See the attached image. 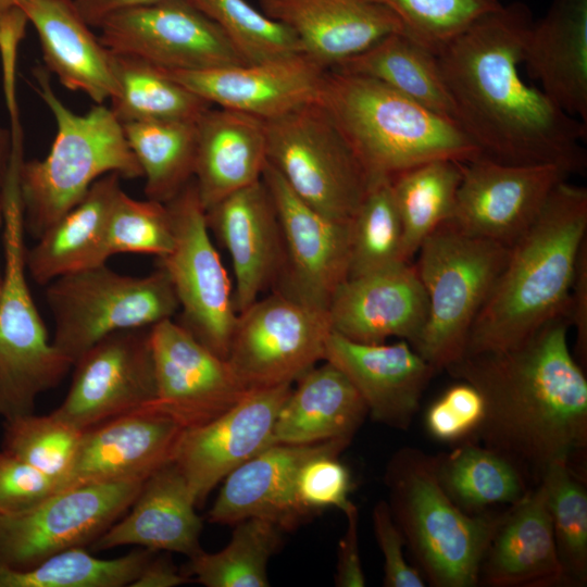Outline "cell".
Returning a JSON list of instances; mask_svg holds the SVG:
<instances>
[{
  "label": "cell",
  "mask_w": 587,
  "mask_h": 587,
  "mask_svg": "<svg viewBox=\"0 0 587 587\" xmlns=\"http://www.w3.org/2000/svg\"><path fill=\"white\" fill-rule=\"evenodd\" d=\"M11 10H12V9H11ZM11 10L4 11V12H0V39H1L2 34H3V32H4V27H5L8 14H9V12H10Z\"/></svg>",
  "instance_id": "680465c9"
},
{
  "label": "cell",
  "mask_w": 587,
  "mask_h": 587,
  "mask_svg": "<svg viewBox=\"0 0 587 587\" xmlns=\"http://www.w3.org/2000/svg\"><path fill=\"white\" fill-rule=\"evenodd\" d=\"M427 313L425 289L410 262L348 277L327 309L332 332L349 340L383 344L396 337L412 347L422 335Z\"/></svg>",
  "instance_id": "44dd1931"
},
{
  "label": "cell",
  "mask_w": 587,
  "mask_h": 587,
  "mask_svg": "<svg viewBox=\"0 0 587 587\" xmlns=\"http://www.w3.org/2000/svg\"><path fill=\"white\" fill-rule=\"evenodd\" d=\"M33 74L57 126L49 153L41 160L23 161L20 168L25 229L38 239L100 177L116 173L134 179L142 177V171L111 108L96 104L86 114H77L54 92L45 66H36Z\"/></svg>",
  "instance_id": "5b68a950"
},
{
  "label": "cell",
  "mask_w": 587,
  "mask_h": 587,
  "mask_svg": "<svg viewBox=\"0 0 587 587\" xmlns=\"http://www.w3.org/2000/svg\"><path fill=\"white\" fill-rule=\"evenodd\" d=\"M12 135L0 126V190L3 186L12 153Z\"/></svg>",
  "instance_id": "9f6ffc18"
},
{
  "label": "cell",
  "mask_w": 587,
  "mask_h": 587,
  "mask_svg": "<svg viewBox=\"0 0 587 587\" xmlns=\"http://www.w3.org/2000/svg\"><path fill=\"white\" fill-rule=\"evenodd\" d=\"M372 519L375 538L384 555V586L424 587L426 582L423 575L404 559V538L391 515L388 502H377Z\"/></svg>",
  "instance_id": "f907efd6"
},
{
  "label": "cell",
  "mask_w": 587,
  "mask_h": 587,
  "mask_svg": "<svg viewBox=\"0 0 587 587\" xmlns=\"http://www.w3.org/2000/svg\"><path fill=\"white\" fill-rule=\"evenodd\" d=\"M17 7L35 28L45 68L62 86L83 91L96 104L116 96L111 52L90 30L72 0H18Z\"/></svg>",
  "instance_id": "f546056e"
},
{
  "label": "cell",
  "mask_w": 587,
  "mask_h": 587,
  "mask_svg": "<svg viewBox=\"0 0 587 587\" xmlns=\"http://www.w3.org/2000/svg\"><path fill=\"white\" fill-rule=\"evenodd\" d=\"M266 164L264 121L218 107L197 120L193 180L204 210L261 180Z\"/></svg>",
  "instance_id": "4dcf8cb0"
},
{
  "label": "cell",
  "mask_w": 587,
  "mask_h": 587,
  "mask_svg": "<svg viewBox=\"0 0 587 587\" xmlns=\"http://www.w3.org/2000/svg\"><path fill=\"white\" fill-rule=\"evenodd\" d=\"M261 11L288 27L304 54L333 68L394 32L398 20L369 0H259Z\"/></svg>",
  "instance_id": "484cf974"
},
{
  "label": "cell",
  "mask_w": 587,
  "mask_h": 587,
  "mask_svg": "<svg viewBox=\"0 0 587 587\" xmlns=\"http://www.w3.org/2000/svg\"><path fill=\"white\" fill-rule=\"evenodd\" d=\"M153 552L140 549L115 559H98L83 547H73L26 570L0 565V587L130 586Z\"/></svg>",
  "instance_id": "ab89813d"
},
{
  "label": "cell",
  "mask_w": 587,
  "mask_h": 587,
  "mask_svg": "<svg viewBox=\"0 0 587 587\" xmlns=\"http://www.w3.org/2000/svg\"><path fill=\"white\" fill-rule=\"evenodd\" d=\"M565 316L576 330V353L583 364L587 355V240L578 253Z\"/></svg>",
  "instance_id": "f5cc1de1"
},
{
  "label": "cell",
  "mask_w": 587,
  "mask_h": 587,
  "mask_svg": "<svg viewBox=\"0 0 587 587\" xmlns=\"http://www.w3.org/2000/svg\"><path fill=\"white\" fill-rule=\"evenodd\" d=\"M185 429L152 404L89 428L58 491L89 484L145 482L173 460Z\"/></svg>",
  "instance_id": "ffe728a7"
},
{
  "label": "cell",
  "mask_w": 587,
  "mask_h": 587,
  "mask_svg": "<svg viewBox=\"0 0 587 587\" xmlns=\"http://www.w3.org/2000/svg\"><path fill=\"white\" fill-rule=\"evenodd\" d=\"M337 453H321L305 461L300 467L296 492L300 503L315 513L334 507L345 511L351 503V477L348 469L337 459Z\"/></svg>",
  "instance_id": "7dc6e473"
},
{
  "label": "cell",
  "mask_w": 587,
  "mask_h": 587,
  "mask_svg": "<svg viewBox=\"0 0 587 587\" xmlns=\"http://www.w3.org/2000/svg\"><path fill=\"white\" fill-rule=\"evenodd\" d=\"M18 0H0V12L9 11L17 7Z\"/></svg>",
  "instance_id": "6f0895ef"
},
{
  "label": "cell",
  "mask_w": 587,
  "mask_h": 587,
  "mask_svg": "<svg viewBox=\"0 0 587 587\" xmlns=\"http://www.w3.org/2000/svg\"><path fill=\"white\" fill-rule=\"evenodd\" d=\"M324 360L338 367L363 398L371 417L408 429L437 372L408 341L361 344L332 332Z\"/></svg>",
  "instance_id": "d4e9b609"
},
{
  "label": "cell",
  "mask_w": 587,
  "mask_h": 587,
  "mask_svg": "<svg viewBox=\"0 0 587 587\" xmlns=\"http://www.w3.org/2000/svg\"><path fill=\"white\" fill-rule=\"evenodd\" d=\"M262 180L277 210L284 259L272 288L291 300L326 312L348 278L350 220H332L299 199L267 163Z\"/></svg>",
  "instance_id": "9a60e30c"
},
{
  "label": "cell",
  "mask_w": 587,
  "mask_h": 587,
  "mask_svg": "<svg viewBox=\"0 0 587 587\" xmlns=\"http://www.w3.org/2000/svg\"><path fill=\"white\" fill-rule=\"evenodd\" d=\"M226 36L243 63L304 53L297 36L246 0H189Z\"/></svg>",
  "instance_id": "b9f144b4"
},
{
  "label": "cell",
  "mask_w": 587,
  "mask_h": 587,
  "mask_svg": "<svg viewBox=\"0 0 587 587\" xmlns=\"http://www.w3.org/2000/svg\"><path fill=\"white\" fill-rule=\"evenodd\" d=\"M333 68L374 78L455 122L438 57L401 32L386 35Z\"/></svg>",
  "instance_id": "836d02e7"
},
{
  "label": "cell",
  "mask_w": 587,
  "mask_h": 587,
  "mask_svg": "<svg viewBox=\"0 0 587 587\" xmlns=\"http://www.w3.org/2000/svg\"><path fill=\"white\" fill-rule=\"evenodd\" d=\"M58 482L20 458L0 451V515L27 511L57 492Z\"/></svg>",
  "instance_id": "681fc988"
},
{
  "label": "cell",
  "mask_w": 587,
  "mask_h": 587,
  "mask_svg": "<svg viewBox=\"0 0 587 587\" xmlns=\"http://www.w3.org/2000/svg\"><path fill=\"white\" fill-rule=\"evenodd\" d=\"M205 218L230 257L239 313L272 289L280 272L284 240L276 207L261 179L205 210Z\"/></svg>",
  "instance_id": "cb8c5ba5"
},
{
  "label": "cell",
  "mask_w": 587,
  "mask_h": 587,
  "mask_svg": "<svg viewBox=\"0 0 587 587\" xmlns=\"http://www.w3.org/2000/svg\"><path fill=\"white\" fill-rule=\"evenodd\" d=\"M182 473L168 462L142 484L128 510L93 542L95 550L135 545L192 558L202 551V521Z\"/></svg>",
  "instance_id": "83f0119b"
},
{
  "label": "cell",
  "mask_w": 587,
  "mask_h": 587,
  "mask_svg": "<svg viewBox=\"0 0 587 587\" xmlns=\"http://www.w3.org/2000/svg\"><path fill=\"white\" fill-rule=\"evenodd\" d=\"M349 440L310 445L273 444L230 472L211 507V523L230 525L249 517L268 520L292 530L310 513L296 492L302 464L321 453L339 454Z\"/></svg>",
  "instance_id": "603a6c76"
},
{
  "label": "cell",
  "mask_w": 587,
  "mask_h": 587,
  "mask_svg": "<svg viewBox=\"0 0 587 587\" xmlns=\"http://www.w3.org/2000/svg\"><path fill=\"white\" fill-rule=\"evenodd\" d=\"M570 327L561 314L514 348L464 355L446 369L484 399L473 435L536 485L587 444V379L570 350Z\"/></svg>",
  "instance_id": "7a4b0ae2"
},
{
  "label": "cell",
  "mask_w": 587,
  "mask_h": 587,
  "mask_svg": "<svg viewBox=\"0 0 587 587\" xmlns=\"http://www.w3.org/2000/svg\"><path fill=\"white\" fill-rule=\"evenodd\" d=\"M485 414L480 392L470 383L449 387L427 410L425 425L428 433L441 441H458L473 435Z\"/></svg>",
  "instance_id": "c3c4849f"
},
{
  "label": "cell",
  "mask_w": 587,
  "mask_h": 587,
  "mask_svg": "<svg viewBox=\"0 0 587 587\" xmlns=\"http://www.w3.org/2000/svg\"><path fill=\"white\" fill-rule=\"evenodd\" d=\"M229 542L220 551L203 550L190 558L187 575L207 587H267V564L282 544L275 523L249 517L235 524Z\"/></svg>",
  "instance_id": "f35d334b"
},
{
  "label": "cell",
  "mask_w": 587,
  "mask_h": 587,
  "mask_svg": "<svg viewBox=\"0 0 587 587\" xmlns=\"http://www.w3.org/2000/svg\"><path fill=\"white\" fill-rule=\"evenodd\" d=\"M2 289H3V275L0 271V301H1V296H2Z\"/></svg>",
  "instance_id": "94428289"
},
{
  "label": "cell",
  "mask_w": 587,
  "mask_h": 587,
  "mask_svg": "<svg viewBox=\"0 0 587 587\" xmlns=\"http://www.w3.org/2000/svg\"><path fill=\"white\" fill-rule=\"evenodd\" d=\"M167 561L153 558L145 565L130 587H175L190 582Z\"/></svg>",
  "instance_id": "db71d44e"
},
{
  "label": "cell",
  "mask_w": 587,
  "mask_h": 587,
  "mask_svg": "<svg viewBox=\"0 0 587 587\" xmlns=\"http://www.w3.org/2000/svg\"><path fill=\"white\" fill-rule=\"evenodd\" d=\"M157 384L150 403L185 428L201 426L234 407L249 391L227 360L172 319L151 327Z\"/></svg>",
  "instance_id": "ac0fdd59"
},
{
  "label": "cell",
  "mask_w": 587,
  "mask_h": 587,
  "mask_svg": "<svg viewBox=\"0 0 587 587\" xmlns=\"http://www.w3.org/2000/svg\"><path fill=\"white\" fill-rule=\"evenodd\" d=\"M327 313L276 291L239 312L226 360L248 390L292 385L324 361Z\"/></svg>",
  "instance_id": "7c38bea8"
},
{
  "label": "cell",
  "mask_w": 587,
  "mask_h": 587,
  "mask_svg": "<svg viewBox=\"0 0 587 587\" xmlns=\"http://www.w3.org/2000/svg\"><path fill=\"white\" fill-rule=\"evenodd\" d=\"M587 233V189L561 182L507 262L470 330L464 355L514 348L565 314Z\"/></svg>",
  "instance_id": "3957f363"
},
{
  "label": "cell",
  "mask_w": 587,
  "mask_h": 587,
  "mask_svg": "<svg viewBox=\"0 0 587 587\" xmlns=\"http://www.w3.org/2000/svg\"><path fill=\"white\" fill-rule=\"evenodd\" d=\"M83 20L91 27L117 11L155 3L163 0H72Z\"/></svg>",
  "instance_id": "11a10c76"
},
{
  "label": "cell",
  "mask_w": 587,
  "mask_h": 587,
  "mask_svg": "<svg viewBox=\"0 0 587 587\" xmlns=\"http://www.w3.org/2000/svg\"><path fill=\"white\" fill-rule=\"evenodd\" d=\"M46 299L54 322L52 345L73 364L104 337L152 327L179 310L160 265L139 277L116 273L107 263L65 274L48 284Z\"/></svg>",
  "instance_id": "9c48e42d"
},
{
  "label": "cell",
  "mask_w": 587,
  "mask_h": 587,
  "mask_svg": "<svg viewBox=\"0 0 587 587\" xmlns=\"http://www.w3.org/2000/svg\"><path fill=\"white\" fill-rule=\"evenodd\" d=\"M165 204L172 217L174 247L159 261L178 300V323L226 359L238 313L234 289L211 240L193 178Z\"/></svg>",
  "instance_id": "8fae6325"
},
{
  "label": "cell",
  "mask_w": 587,
  "mask_h": 587,
  "mask_svg": "<svg viewBox=\"0 0 587 587\" xmlns=\"http://www.w3.org/2000/svg\"><path fill=\"white\" fill-rule=\"evenodd\" d=\"M547 492L559 559L567 583L587 579V494L571 465H551L540 480Z\"/></svg>",
  "instance_id": "7bdbcfd3"
},
{
  "label": "cell",
  "mask_w": 587,
  "mask_h": 587,
  "mask_svg": "<svg viewBox=\"0 0 587 587\" xmlns=\"http://www.w3.org/2000/svg\"><path fill=\"white\" fill-rule=\"evenodd\" d=\"M83 435L84 430L53 411L48 415H18L4 420L2 450L54 478L59 489L76 459Z\"/></svg>",
  "instance_id": "ee69618b"
},
{
  "label": "cell",
  "mask_w": 587,
  "mask_h": 587,
  "mask_svg": "<svg viewBox=\"0 0 587 587\" xmlns=\"http://www.w3.org/2000/svg\"><path fill=\"white\" fill-rule=\"evenodd\" d=\"M344 513L348 524L338 545L335 585L338 587H363L366 580L359 552L358 508L351 502Z\"/></svg>",
  "instance_id": "816d5d0a"
},
{
  "label": "cell",
  "mask_w": 587,
  "mask_h": 587,
  "mask_svg": "<svg viewBox=\"0 0 587 587\" xmlns=\"http://www.w3.org/2000/svg\"><path fill=\"white\" fill-rule=\"evenodd\" d=\"M533 23L525 3H502L438 53L454 121L483 158L583 174L587 125L525 83L520 73Z\"/></svg>",
  "instance_id": "6da1fadb"
},
{
  "label": "cell",
  "mask_w": 587,
  "mask_h": 587,
  "mask_svg": "<svg viewBox=\"0 0 587 587\" xmlns=\"http://www.w3.org/2000/svg\"><path fill=\"white\" fill-rule=\"evenodd\" d=\"M296 383L276 416L273 442L351 441L369 410L348 377L324 360Z\"/></svg>",
  "instance_id": "1f68e13d"
},
{
  "label": "cell",
  "mask_w": 587,
  "mask_h": 587,
  "mask_svg": "<svg viewBox=\"0 0 587 587\" xmlns=\"http://www.w3.org/2000/svg\"><path fill=\"white\" fill-rule=\"evenodd\" d=\"M3 205V289L0 301V416L34 413L37 397L73 366L49 340L26 277L24 213L18 176L8 175Z\"/></svg>",
  "instance_id": "52a82bcc"
},
{
  "label": "cell",
  "mask_w": 587,
  "mask_h": 587,
  "mask_svg": "<svg viewBox=\"0 0 587 587\" xmlns=\"http://www.w3.org/2000/svg\"><path fill=\"white\" fill-rule=\"evenodd\" d=\"M510 247L465 235L448 222L422 242L415 265L428 313L413 347L437 372L459 361Z\"/></svg>",
  "instance_id": "ba28073f"
},
{
  "label": "cell",
  "mask_w": 587,
  "mask_h": 587,
  "mask_svg": "<svg viewBox=\"0 0 587 587\" xmlns=\"http://www.w3.org/2000/svg\"><path fill=\"white\" fill-rule=\"evenodd\" d=\"M151 327L113 333L73 364L72 383L53 411L82 430L155 400Z\"/></svg>",
  "instance_id": "e0dca14e"
},
{
  "label": "cell",
  "mask_w": 587,
  "mask_h": 587,
  "mask_svg": "<svg viewBox=\"0 0 587 587\" xmlns=\"http://www.w3.org/2000/svg\"><path fill=\"white\" fill-rule=\"evenodd\" d=\"M316 101L350 145L370 183L391 179L432 160L465 163L480 157L455 122L374 78L328 68Z\"/></svg>",
  "instance_id": "277c9868"
},
{
  "label": "cell",
  "mask_w": 587,
  "mask_h": 587,
  "mask_svg": "<svg viewBox=\"0 0 587 587\" xmlns=\"http://www.w3.org/2000/svg\"><path fill=\"white\" fill-rule=\"evenodd\" d=\"M120 178L110 173L96 180L74 208L46 229L32 249H26V270L37 284L48 285L65 274L107 262L108 223L122 190Z\"/></svg>",
  "instance_id": "d6a6232c"
},
{
  "label": "cell",
  "mask_w": 587,
  "mask_h": 587,
  "mask_svg": "<svg viewBox=\"0 0 587 587\" xmlns=\"http://www.w3.org/2000/svg\"><path fill=\"white\" fill-rule=\"evenodd\" d=\"M108 252L146 253L162 258L174 247V229L165 203L136 200L123 191L117 193L108 223Z\"/></svg>",
  "instance_id": "bcb514c9"
},
{
  "label": "cell",
  "mask_w": 587,
  "mask_h": 587,
  "mask_svg": "<svg viewBox=\"0 0 587 587\" xmlns=\"http://www.w3.org/2000/svg\"><path fill=\"white\" fill-rule=\"evenodd\" d=\"M111 57L117 83L111 110L121 124L197 121L212 107L161 68L139 58L114 52Z\"/></svg>",
  "instance_id": "d590c367"
},
{
  "label": "cell",
  "mask_w": 587,
  "mask_h": 587,
  "mask_svg": "<svg viewBox=\"0 0 587 587\" xmlns=\"http://www.w3.org/2000/svg\"><path fill=\"white\" fill-rule=\"evenodd\" d=\"M389 508L424 573L436 587H473L501 515L469 514L441 486L436 458L404 448L386 471Z\"/></svg>",
  "instance_id": "8992f818"
},
{
  "label": "cell",
  "mask_w": 587,
  "mask_h": 587,
  "mask_svg": "<svg viewBox=\"0 0 587 587\" xmlns=\"http://www.w3.org/2000/svg\"><path fill=\"white\" fill-rule=\"evenodd\" d=\"M146 179L147 199L166 203L192 178L197 121H149L122 124Z\"/></svg>",
  "instance_id": "8d00e7d4"
},
{
  "label": "cell",
  "mask_w": 587,
  "mask_h": 587,
  "mask_svg": "<svg viewBox=\"0 0 587 587\" xmlns=\"http://www.w3.org/2000/svg\"><path fill=\"white\" fill-rule=\"evenodd\" d=\"M463 162L438 159L410 167L390 179L402 224V257L410 260L425 238L448 221L462 179Z\"/></svg>",
  "instance_id": "e575fe53"
},
{
  "label": "cell",
  "mask_w": 587,
  "mask_h": 587,
  "mask_svg": "<svg viewBox=\"0 0 587 587\" xmlns=\"http://www.w3.org/2000/svg\"><path fill=\"white\" fill-rule=\"evenodd\" d=\"M291 389L283 385L249 391L216 419L183 432L172 461L197 505L230 472L274 444L276 416Z\"/></svg>",
  "instance_id": "d6986e66"
},
{
  "label": "cell",
  "mask_w": 587,
  "mask_h": 587,
  "mask_svg": "<svg viewBox=\"0 0 587 587\" xmlns=\"http://www.w3.org/2000/svg\"><path fill=\"white\" fill-rule=\"evenodd\" d=\"M162 71L211 105L267 121L315 101L326 68L299 53L260 63Z\"/></svg>",
  "instance_id": "7402d4cb"
},
{
  "label": "cell",
  "mask_w": 587,
  "mask_h": 587,
  "mask_svg": "<svg viewBox=\"0 0 587 587\" xmlns=\"http://www.w3.org/2000/svg\"><path fill=\"white\" fill-rule=\"evenodd\" d=\"M438 479L464 511L515 504L530 490L520 470L484 446L466 444L436 458Z\"/></svg>",
  "instance_id": "74e56055"
},
{
  "label": "cell",
  "mask_w": 587,
  "mask_h": 587,
  "mask_svg": "<svg viewBox=\"0 0 587 587\" xmlns=\"http://www.w3.org/2000/svg\"><path fill=\"white\" fill-rule=\"evenodd\" d=\"M523 63L558 108L587 125V0H552L533 23Z\"/></svg>",
  "instance_id": "f1b7e54d"
},
{
  "label": "cell",
  "mask_w": 587,
  "mask_h": 587,
  "mask_svg": "<svg viewBox=\"0 0 587 587\" xmlns=\"http://www.w3.org/2000/svg\"><path fill=\"white\" fill-rule=\"evenodd\" d=\"M103 46L166 71L243 63L218 26L189 0H163L112 13L98 27Z\"/></svg>",
  "instance_id": "5bb4252c"
},
{
  "label": "cell",
  "mask_w": 587,
  "mask_h": 587,
  "mask_svg": "<svg viewBox=\"0 0 587 587\" xmlns=\"http://www.w3.org/2000/svg\"><path fill=\"white\" fill-rule=\"evenodd\" d=\"M398 20L401 33L436 55L501 0H369Z\"/></svg>",
  "instance_id": "f6af8a7d"
},
{
  "label": "cell",
  "mask_w": 587,
  "mask_h": 587,
  "mask_svg": "<svg viewBox=\"0 0 587 587\" xmlns=\"http://www.w3.org/2000/svg\"><path fill=\"white\" fill-rule=\"evenodd\" d=\"M402 224L390 179H375L350 218L348 277L407 262L402 257Z\"/></svg>",
  "instance_id": "60d3db41"
},
{
  "label": "cell",
  "mask_w": 587,
  "mask_h": 587,
  "mask_svg": "<svg viewBox=\"0 0 587 587\" xmlns=\"http://www.w3.org/2000/svg\"><path fill=\"white\" fill-rule=\"evenodd\" d=\"M570 174L555 165H510L483 157L463 163L448 222L459 232L511 247Z\"/></svg>",
  "instance_id": "2e32d148"
},
{
  "label": "cell",
  "mask_w": 587,
  "mask_h": 587,
  "mask_svg": "<svg viewBox=\"0 0 587 587\" xmlns=\"http://www.w3.org/2000/svg\"><path fill=\"white\" fill-rule=\"evenodd\" d=\"M267 163L319 213L349 221L370 179L325 109L315 100L264 121Z\"/></svg>",
  "instance_id": "30bf717a"
},
{
  "label": "cell",
  "mask_w": 587,
  "mask_h": 587,
  "mask_svg": "<svg viewBox=\"0 0 587 587\" xmlns=\"http://www.w3.org/2000/svg\"><path fill=\"white\" fill-rule=\"evenodd\" d=\"M3 225V205H2V199L0 195V227Z\"/></svg>",
  "instance_id": "91938a15"
},
{
  "label": "cell",
  "mask_w": 587,
  "mask_h": 587,
  "mask_svg": "<svg viewBox=\"0 0 587 587\" xmlns=\"http://www.w3.org/2000/svg\"><path fill=\"white\" fill-rule=\"evenodd\" d=\"M142 484L71 487L27 511L0 515V565L26 570L62 550L91 545L128 510Z\"/></svg>",
  "instance_id": "4fadbf2b"
},
{
  "label": "cell",
  "mask_w": 587,
  "mask_h": 587,
  "mask_svg": "<svg viewBox=\"0 0 587 587\" xmlns=\"http://www.w3.org/2000/svg\"><path fill=\"white\" fill-rule=\"evenodd\" d=\"M479 582L492 587H548L567 583L541 482L502 515L486 550Z\"/></svg>",
  "instance_id": "4316f807"
}]
</instances>
